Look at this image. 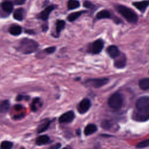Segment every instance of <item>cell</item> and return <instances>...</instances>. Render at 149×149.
Instances as JSON below:
<instances>
[{
	"mask_svg": "<svg viewBox=\"0 0 149 149\" xmlns=\"http://www.w3.org/2000/svg\"><path fill=\"white\" fill-rule=\"evenodd\" d=\"M119 13L129 23H136L138 20V16L136 13L131 9L125 6L120 5L116 6Z\"/></svg>",
	"mask_w": 149,
	"mask_h": 149,
	"instance_id": "3957f363",
	"label": "cell"
},
{
	"mask_svg": "<svg viewBox=\"0 0 149 149\" xmlns=\"http://www.w3.org/2000/svg\"><path fill=\"white\" fill-rule=\"evenodd\" d=\"M22 108H23V106L20 104H16L14 106V109L16 111H20L22 109Z\"/></svg>",
	"mask_w": 149,
	"mask_h": 149,
	"instance_id": "d6a6232c",
	"label": "cell"
},
{
	"mask_svg": "<svg viewBox=\"0 0 149 149\" xmlns=\"http://www.w3.org/2000/svg\"><path fill=\"white\" fill-rule=\"evenodd\" d=\"M108 79L107 78H100V79H88L84 81L86 86L88 87H92L94 88H99L108 82Z\"/></svg>",
	"mask_w": 149,
	"mask_h": 149,
	"instance_id": "5b68a950",
	"label": "cell"
},
{
	"mask_svg": "<svg viewBox=\"0 0 149 149\" xmlns=\"http://www.w3.org/2000/svg\"><path fill=\"white\" fill-rule=\"evenodd\" d=\"M29 99H30V97L29 95H20V94L18 95L16 98V100L17 101H22L23 100L28 101Z\"/></svg>",
	"mask_w": 149,
	"mask_h": 149,
	"instance_id": "f1b7e54d",
	"label": "cell"
},
{
	"mask_svg": "<svg viewBox=\"0 0 149 149\" xmlns=\"http://www.w3.org/2000/svg\"><path fill=\"white\" fill-rule=\"evenodd\" d=\"M93 149H99V147H98V146H96L94 148H93Z\"/></svg>",
	"mask_w": 149,
	"mask_h": 149,
	"instance_id": "8d00e7d4",
	"label": "cell"
},
{
	"mask_svg": "<svg viewBox=\"0 0 149 149\" xmlns=\"http://www.w3.org/2000/svg\"><path fill=\"white\" fill-rule=\"evenodd\" d=\"M111 126H112L111 122L108 120H104L101 123V127L105 130L109 129V128L111 127Z\"/></svg>",
	"mask_w": 149,
	"mask_h": 149,
	"instance_id": "83f0119b",
	"label": "cell"
},
{
	"mask_svg": "<svg viewBox=\"0 0 149 149\" xmlns=\"http://www.w3.org/2000/svg\"><path fill=\"white\" fill-rule=\"evenodd\" d=\"M61 146V143H56L52 146H51L49 149H59Z\"/></svg>",
	"mask_w": 149,
	"mask_h": 149,
	"instance_id": "1f68e13d",
	"label": "cell"
},
{
	"mask_svg": "<svg viewBox=\"0 0 149 149\" xmlns=\"http://www.w3.org/2000/svg\"><path fill=\"white\" fill-rule=\"evenodd\" d=\"M49 141V137L47 135H41L37 137L36 139V144L38 146L47 144Z\"/></svg>",
	"mask_w": 149,
	"mask_h": 149,
	"instance_id": "e0dca14e",
	"label": "cell"
},
{
	"mask_svg": "<svg viewBox=\"0 0 149 149\" xmlns=\"http://www.w3.org/2000/svg\"><path fill=\"white\" fill-rule=\"evenodd\" d=\"M1 7L2 10H3L6 15L10 13L13 8V4L10 1H5L2 2L1 4Z\"/></svg>",
	"mask_w": 149,
	"mask_h": 149,
	"instance_id": "5bb4252c",
	"label": "cell"
},
{
	"mask_svg": "<svg viewBox=\"0 0 149 149\" xmlns=\"http://www.w3.org/2000/svg\"><path fill=\"white\" fill-rule=\"evenodd\" d=\"M80 6V2L77 0H69L68 2V8L69 10L78 8Z\"/></svg>",
	"mask_w": 149,
	"mask_h": 149,
	"instance_id": "603a6c76",
	"label": "cell"
},
{
	"mask_svg": "<svg viewBox=\"0 0 149 149\" xmlns=\"http://www.w3.org/2000/svg\"><path fill=\"white\" fill-rule=\"evenodd\" d=\"M74 117V113L72 111H69L61 115L59 118V122L61 123H68L72 122Z\"/></svg>",
	"mask_w": 149,
	"mask_h": 149,
	"instance_id": "ba28073f",
	"label": "cell"
},
{
	"mask_svg": "<svg viewBox=\"0 0 149 149\" xmlns=\"http://www.w3.org/2000/svg\"><path fill=\"white\" fill-rule=\"evenodd\" d=\"M55 6L54 5H51L47 6L44 10H42L41 13H40L38 15V18L40 19H41L42 20H47L48 19L49 15L50 13L54 10Z\"/></svg>",
	"mask_w": 149,
	"mask_h": 149,
	"instance_id": "8fae6325",
	"label": "cell"
},
{
	"mask_svg": "<svg viewBox=\"0 0 149 149\" xmlns=\"http://www.w3.org/2000/svg\"><path fill=\"white\" fill-rule=\"evenodd\" d=\"M26 15V12L23 8H18L13 13V17L15 19L21 21L22 20Z\"/></svg>",
	"mask_w": 149,
	"mask_h": 149,
	"instance_id": "9a60e30c",
	"label": "cell"
},
{
	"mask_svg": "<svg viewBox=\"0 0 149 149\" xmlns=\"http://www.w3.org/2000/svg\"><path fill=\"white\" fill-rule=\"evenodd\" d=\"M107 52L109 56L111 58H116L118 57L121 53L116 45H110L107 49Z\"/></svg>",
	"mask_w": 149,
	"mask_h": 149,
	"instance_id": "7c38bea8",
	"label": "cell"
},
{
	"mask_svg": "<svg viewBox=\"0 0 149 149\" xmlns=\"http://www.w3.org/2000/svg\"><path fill=\"white\" fill-rule=\"evenodd\" d=\"M83 6L86 8H88V9H93L94 7V5L90 1H86L84 3H83Z\"/></svg>",
	"mask_w": 149,
	"mask_h": 149,
	"instance_id": "f546056e",
	"label": "cell"
},
{
	"mask_svg": "<svg viewBox=\"0 0 149 149\" xmlns=\"http://www.w3.org/2000/svg\"><path fill=\"white\" fill-rule=\"evenodd\" d=\"M56 48L55 47H48L44 49L45 52H46L48 54H51L54 53L55 51Z\"/></svg>",
	"mask_w": 149,
	"mask_h": 149,
	"instance_id": "4dcf8cb0",
	"label": "cell"
},
{
	"mask_svg": "<svg viewBox=\"0 0 149 149\" xmlns=\"http://www.w3.org/2000/svg\"><path fill=\"white\" fill-rule=\"evenodd\" d=\"M133 5L141 12H144L149 6V0L134 2L133 3Z\"/></svg>",
	"mask_w": 149,
	"mask_h": 149,
	"instance_id": "4fadbf2b",
	"label": "cell"
},
{
	"mask_svg": "<svg viewBox=\"0 0 149 149\" xmlns=\"http://www.w3.org/2000/svg\"><path fill=\"white\" fill-rule=\"evenodd\" d=\"M137 111L134 114V119L138 121H145L149 119V97H140L136 101Z\"/></svg>",
	"mask_w": 149,
	"mask_h": 149,
	"instance_id": "6da1fadb",
	"label": "cell"
},
{
	"mask_svg": "<svg viewBox=\"0 0 149 149\" xmlns=\"http://www.w3.org/2000/svg\"><path fill=\"white\" fill-rule=\"evenodd\" d=\"M77 132V133H78V134H80V129H78L77 131H76Z\"/></svg>",
	"mask_w": 149,
	"mask_h": 149,
	"instance_id": "d590c367",
	"label": "cell"
},
{
	"mask_svg": "<svg viewBox=\"0 0 149 149\" xmlns=\"http://www.w3.org/2000/svg\"><path fill=\"white\" fill-rule=\"evenodd\" d=\"M84 12L85 11H79L72 13L70 15H69V16L67 17V19L69 22H73L75 20H76L79 17H80L82 15V13Z\"/></svg>",
	"mask_w": 149,
	"mask_h": 149,
	"instance_id": "7402d4cb",
	"label": "cell"
},
{
	"mask_svg": "<svg viewBox=\"0 0 149 149\" xmlns=\"http://www.w3.org/2000/svg\"><path fill=\"white\" fill-rule=\"evenodd\" d=\"M65 26V22L64 20H58L56 24V33L59 34L60 32L64 29Z\"/></svg>",
	"mask_w": 149,
	"mask_h": 149,
	"instance_id": "d4e9b609",
	"label": "cell"
},
{
	"mask_svg": "<svg viewBox=\"0 0 149 149\" xmlns=\"http://www.w3.org/2000/svg\"><path fill=\"white\" fill-rule=\"evenodd\" d=\"M10 108V102L8 100L0 101V113H5L7 112Z\"/></svg>",
	"mask_w": 149,
	"mask_h": 149,
	"instance_id": "ac0fdd59",
	"label": "cell"
},
{
	"mask_svg": "<svg viewBox=\"0 0 149 149\" xmlns=\"http://www.w3.org/2000/svg\"><path fill=\"white\" fill-rule=\"evenodd\" d=\"M149 146V139L145 140L144 141H142L140 143H139L136 145V147L139 148H143L145 147H147Z\"/></svg>",
	"mask_w": 149,
	"mask_h": 149,
	"instance_id": "4316f807",
	"label": "cell"
},
{
	"mask_svg": "<svg viewBox=\"0 0 149 149\" xmlns=\"http://www.w3.org/2000/svg\"><path fill=\"white\" fill-rule=\"evenodd\" d=\"M13 147V143L9 141H3L1 143L0 149H11Z\"/></svg>",
	"mask_w": 149,
	"mask_h": 149,
	"instance_id": "484cf974",
	"label": "cell"
},
{
	"mask_svg": "<svg viewBox=\"0 0 149 149\" xmlns=\"http://www.w3.org/2000/svg\"><path fill=\"white\" fill-rule=\"evenodd\" d=\"M104 45V41L101 39H98L92 43L90 48V51L94 54H99L103 49Z\"/></svg>",
	"mask_w": 149,
	"mask_h": 149,
	"instance_id": "52a82bcc",
	"label": "cell"
},
{
	"mask_svg": "<svg viewBox=\"0 0 149 149\" xmlns=\"http://www.w3.org/2000/svg\"><path fill=\"white\" fill-rule=\"evenodd\" d=\"M51 120L49 119H44L42 120L38 124L37 127V132L38 133H41L44 132H45L49 126L50 125Z\"/></svg>",
	"mask_w": 149,
	"mask_h": 149,
	"instance_id": "9c48e42d",
	"label": "cell"
},
{
	"mask_svg": "<svg viewBox=\"0 0 149 149\" xmlns=\"http://www.w3.org/2000/svg\"><path fill=\"white\" fill-rule=\"evenodd\" d=\"M114 66L117 68H123L126 63V58L123 54H120L118 57L115 58Z\"/></svg>",
	"mask_w": 149,
	"mask_h": 149,
	"instance_id": "30bf717a",
	"label": "cell"
},
{
	"mask_svg": "<svg viewBox=\"0 0 149 149\" xmlns=\"http://www.w3.org/2000/svg\"><path fill=\"white\" fill-rule=\"evenodd\" d=\"M111 17V14L108 10H102L97 13L96 18L97 19H109Z\"/></svg>",
	"mask_w": 149,
	"mask_h": 149,
	"instance_id": "d6986e66",
	"label": "cell"
},
{
	"mask_svg": "<svg viewBox=\"0 0 149 149\" xmlns=\"http://www.w3.org/2000/svg\"><path fill=\"white\" fill-rule=\"evenodd\" d=\"M41 101L39 98H35L33 99L30 108L32 111H36L38 109V107H39L40 105H41Z\"/></svg>",
	"mask_w": 149,
	"mask_h": 149,
	"instance_id": "cb8c5ba5",
	"label": "cell"
},
{
	"mask_svg": "<svg viewBox=\"0 0 149 149\" xmlns=\"http://www.w3.org/2000/svg\"><path fill=\"white\" fill-rule=\"evenodd\" d=\"M38 47V44L34 40L29 38L22 39L17 49L23 54H30L34 52Z\"/></svg>",
	"mask_w": 149,
	"mask_h": 149,
	"instance_id": "7a4b0ae2",
	"label": "cell"
},
{
	"mask_svg": "<svg viewBox=\"0 0 149 149\" xmlns=\"http://www.w3.org/2000/svg\"><path fill=\"white\" fill-rule=\"evenodd\" d=\"M90 107V100L88 98H84L77 105V109L80 114H84L88 111Z\"/></svg>",
	"mask_w": 149,
	"mask_h": 149,
	"instance_id": "8992f818",
	"label": "cell"
},
{
	"mask_svg": "<svg viewBox=\"0 0 149 149\" xmlns=\"http://www.w3.org/2000/svg\"><path fill=\"white\" fill-rule=\"evenodd\" d=\"M62 149H67L66 148H62Z\"/></svg>",
	"mask_w": 149,
	"mask_h": 149,
	"instance_id": "74e56055",
	"label": "cell"
},
{
	"mask_svg": "<svg viewBox=\"0 0 149 149\" xmlns=\"http://www.w3.org/2000/svg\"><path fill=\"white\" fill-rule=\"evenodd\" d=\"M24 114L23 113H21L20 115H15L13 116V119H20L21 118H22L23 117H24Z\"/></svg>",
	"mask_w": 149,
	"mask_h": 149,
	"instance_id": "e575fe53",
	"label": "cell"
},
{
	"mask_svg": "<svg viewBox=\"0 0 149 149\" xmlns=\"http://www.w3.org/2000/svg\"><path fill=\"white\" fill-rule=\"evenodd\" d=\"M123 97L119 93L113 94L108 100V104L109 106L114 109H118L120 108L123 105Z\"/></svg>",
	"mask_w": 149,
	"mask_h": 149,
	"instance_id": "277c9868",
	"label": "cell"
},
{
	"mask_svg": "<svg viewBox=\"0 0 149 149\" xmlns=\"http://www.w3.org/2000/svg\"><path fill=\"white\" fill-rule=\"evenodd\" d=\"M26 1V0H15V3L16 5H22Z\"/></svg>",
	"mask_w": 149,
	"mask_h": 149,
	"instance_id": "836d02e7",
	"label": "cell"
},
{
	"mask_svg": "<svg viewBox=\"0 0 149 149\" xmlns=\"http://www.w3.org/2000/svg\"><path fill=\"white\" fill-rule=\"evenodd\" d=\"M9 32L12 35L18 36L22 33V27L17 25L12 26L9 29Z\"/></svg>",
	"mask_w": 149,
	"mask_h": 149,
	"instance_id": "ffe728a7",
	"label": "cell"
},
{
	"mask_svg": "<svg viewBox=\"0 0 149 149\" xmlns=\"http://www.w3.org/2000/svg\"><path fill=\"white\" fill-rule=\"evenodd\" d=\"M97 130V126L93 123H90L85 127L84 130V133L85 135L88 136L94 133Z\"/></svg>",
	"mask_w": 149,
	"mask_h": 149,
	"instance_id": "2e32d148",
	"label": "cell"
},
{
	"mask_svg": "<svg viewBox=\"0 0 149 149\" xmlns=\"http://www.w3.org/2000/svg\"><path fill=\"white\" fill-rule=\"evenodd\" d=\"M139 87L141 89L146 90L149 89V78H144L139 81Z\"/></svg>",
	"mask_w": 149,
	"mask_h": 149,
	"instance_id": "44dd1931",
	"label": "cell"
}]
</instances>
